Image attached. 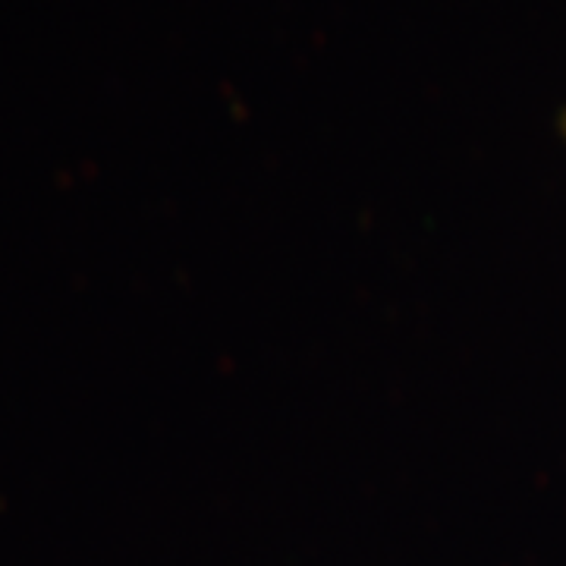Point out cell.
I'll return each instance as SVG.
<instances>
[{"label": "cell", "instance_id": "cell-1", "mask_svg": "<svg viewBox=\"0 0 566 566\" xmlns=\"http://www.w3.org/2000/svg\"><path fill=\"white\" fill-rule=\"evenodd\" d=\"M560 133H564V136H566V114H564V117H560Z\"/></svg>", "mask_w": 566, "mask_h": 566}]
</instances>
